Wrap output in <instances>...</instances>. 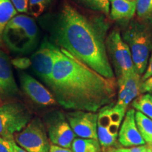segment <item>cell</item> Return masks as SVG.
Here are the masks:
<instances>
[{"label":"cell","instance_id":"obj_24","mask_svg":"<svg viewBox=\"0 0 152 152\" xmlns=\"http://www.w3.org/2000/svg\"><path fill=\"white\" fill-rule=\"evenodd\" d=\"M126 111V109L118 106L115 103H114L110 111V118L111 123L121 125V123L123 122L125 118Z\"/></svg>","mask_w":152,"mask_h":152},{"label":"cell","instance_id":"obj_11","mask_svg":"<svg viewBox=\"0 0 152 152\" xmlns=\"http://www.w3.org/2000/svg\"><path fill=\"white\" fill-rule=\"evenodd\" d=\"M19 81L23 92L37 106L49 107L57 104L52 93L29 74L20 72Z\"/></svg>","mask_w":152,"mask_h":152},{"label":"cell","instance_id":"obj_15","mask_svg":"<svg viewBox=\"0 0 152 152\" xmlns=\"http://www.w3.org/2000/svg\"><path fill=\"white\" fill-rule=\"evenodd\" d=\"M136 12V1L110 0V17L118 21H128L134 17Z\"/></svg>","mask_w":152,"mask_h":152},{"label":"cell","instance_id":"obj_1","mask_svg":"<svg viewBox=\"0 0 152 152\" xmlns=\"http://www.w3.org/2000/svg\"><path fill=\"white\" fill-rule=\"evenodd\" d=\"M115 78H107L57 47L47 85L56 103L66 110L96 112L113 102Z\"/></svg>","mask_w":152,"mask_h":152},{"label":"cell","instance_id":"obj_17","mask_svg":"<svg viewBox=\"0 0 152 152\" xmlns=\"http://www.w3.org/2000/svg\"><path fill=\"white\" fill-rule=\"evenodd\" d=\"M135 121L139 132L146 143H152V120L141 112L136 111Z\"/></svg>","mask_w":152,"mask_h":152},{"label":"cell","instance_id":"obj_10","mask_svg":"<svg viewBox=\"0 0 152 152\" xmlns=\"http://www.w3.org/2000/svg\"><path fill=\"white\" fill-rule=\"evenodd\" d=\"M66 118L75 136L80 138L98 140V113L84 111H72L66 114Z\"/></svg>","mask_w":152,"mask_h":152},{"label":"cell","instance_id":"obj_4","mask_svg":"<svg viewBox=\"0 0 152 152\" xmlns=\"http://www.w3.org/2000/svg\"><path fill=\"white\" fill-rule=\"evenodd\" d=\"M121 35L130 49L136 71L143 75L152 52V23L131 20Z\"/></svg>","mask_w":152,"mask_h":152},{"label":"cell","instance_id":"obj_35","mask_svg":"<svg viewBox=\"0 0 152 152\" xmlns=\"http://www.w3.org/2000/svg\"><path fill=\"white\" fill-rule=\"evenodd\" d=\"M148 145L150 147V148H151V151H152V143H151L150 144H148Z\"/></svg>","mask_w":152,"mask_h":152},{"label":"cell","instance_id":"obj_20","mask_svg":"<svg viewBox=\"0 0 152 152\" xmlns=\"http://www.w3.org/2000/svg\"><path fill=\"white\" fill-rule=\"evenodd\" d=\"M80 4L92 11L108 16L110 12V0H75Z\"/></svg>","mask_w":152,"mask_h":152},{"label":"cell","instance_id":"obj_2","mask_svg":"<svg viewBox=\"0 0 152 152\" xmlns=\"http://www.w3.org/2000/svg\"><path fill=\"white\" fill-rule=\"evenodd\" d=\"M110 23L104 15L88 16L66 4L53 23L54 44L107 78H115L106 51Z\"/></svg>","mask_w":152,"mask_h":152},{"label":"cell","instance_id":"obj_21","mask_svg":"<svg viewBox=\"0 0 152 152\" xmlns=\"http://www.w3.org/2000/svg\"><path fill=\"white\" fill-rule=\"evenodd\" d=\"M136 13L142 20L152 23V0H137Z\"/></svg>","mask_w":152,"mask_h":152},{"label":"cell","instance_id":"obj_12","mask_svg":"<svg viewBox=\"0 0 152 152\" xmlns=\"http://www.w3.org/2000/svg\"><path fill=\"white\" fill-rule=\"evenodd\" d=\"M141 82V75L136 71L126 77L117 78L118 92V101L115 104L124 109H128L129 104L140 94Z\"/></svg>","mask_w":152,"mask_h":152},{"label":"cell","instance_id":"obj_8","mask_svg":"<svg viewBox=\"0 0 152 152\" xmlns=\"http://www.w3.org/2000/svg\"><path fill=\"white\" fill-rule=\"evenodd\" d=\"M44 124L52 144L71 149L76 136L68 122L66 114L57 110L49 111L44 116Z\"/></svg>","mask_w":152,"mask_h":152},{"label":"cell","instance_id":"obj_16","mask_svg":"<svg viewBox=\"0 0 152 152\" xmlns=\"http://www.w3.org/2000/svg\"><path fill=\"white\" fill-rule=\"evenodd\" d=\"M73 152H102V147L97 140L94 139L75 138L72 142Z\"/></svg>","mask_w":152,"mask_h":152},{"label":"cell","instance_id":"obj_14","mask_svg":"<svg viewBox=\"0 0 152 152\" xmlns=\"http://www.w3.org/2000/svg\"><path fill=\"white\" fill-rule=\"evenodd\" d=\"M11 65L8 55L0 49V94L4 97H14L19 92Z\"/></svg>","mask_w":152,"mask_h":152},{"label":"cell","instance_id":"obj_37","mask_svg":"<svg viewBox=\"0 0 152 152\" xmlns=\"http://www.w3.org/2000/svg\"><path fill=\"white\" fill-rule=\"evenodd\" d=\"M128 1H137V0H128Z\"/></svg>","mask_w":152,"mask_h":152},{"label":"cell","instance_id":"obj_28","mask_svg":"<svg viewBox=\"0 0 152 152\" xmlns=\"http://www.w3.org/2000/svg\"><path fill=\"white\" fill-rule=\"evenodd\" d=\"M152 76V52L151 54V56H150L149 63H148L147 70H146L145 73L143 74L142 77V81L145 80L149 77H151Z\"/></svg>","mask_w":152,"mask_h":152},{"label":"cell","instance_id":"obj_19","mask_svg":"<svg viewBox=\"0 0 152 152\" xmlns=\"http://www.w3.org/2000/svg\"><path fill=\"white\" fill-rule=\"evenodd\" d=\"M132 106L152 120V94H140L132 102Z\"/></svg>","mask_w":152,"mask_h":152},{"label":"cell","instance_id":"obj_27","mask_svg":"<svg viewBox=\"0 0 152 152\" xmlns=\"http://www.w3.org/2000/svg\"><path fill=\"white\" fill-rule=\"evenodd\" d=\"M140 94L151 93L152 94V76L145 80L141 82L140 88Z\"/></svg>","mask_w":152,"mask_h":152},{"label":"cell","instance_id":"obj_23","mask_svg":"<svg viewBox=\"0 0 152 152\" xmlns=\"http://www.w3.org/2000/svg\"><path fill=\"white\" fill-rule=\"evenodd\" d=\"M52 0H29L28 11L34 17H38L46 10Z\"/></svg>","mask_w":152,"mask_h":152},{"label":"cell","instance_id":"obj_33","mask_svg":"<svg viewBox=\"0 0 152 152\" xmlns=\"http://www.w3.org/2000/svg\"><path fill=\"white\" fill-rule=\"evenodd\" d=\"M14 147H15V149H16V152H27L26 151H25L24 149H23L21 147H20L18 144H16V142H15V144H14Z\"/></svg>","mask_w":152,"mask_h":152},{"label":"cell","instance_id":"obj_29","mask_svg":"<svg viewBox=\"0 0 152 152\" xmlns=\"http://www.w3.org/2000/svg\"><path fill=\"white\" fill-rule=\"evenodd\" d=\"M0 152H11L9 141L0 137Z\"/></svg>","mask_w":152,"mask_h":152},{"label":"cell","instance_id":"obj_26","mask_svg":"<svg viewBox=\"0 0 152 152\" xmlns=\"http://www.w3.org/2000/svg\"><path fill=\"white\" fill-rule=\"evenodd\" d=\"M13 5L19 13L26 14L28 12L29 0H10Z\"/></svg>","mask_w":152,"mask_h":152},{"label":"cell","instance_id":"obj_6","mask_svg":"<svg viewBox=\"0 0 152 152\" xmlns=\"http://www.w3.org/2000/svg\"><path fill=\"white\" fill-rule=\"evenodd\" d=\"M106 45L108 56L117 78L126 77L136 71L130 49L118 30L110 32Z\"/></svg>","mask_w":152,"mask_h":152},{"label":"cell","instance_id":"obj_18","mask_svg":"<svg viewBox=\"0 0 152 152\" xmlns=\"http://www.w3.org/2000/svg\"><path fill=\"white\" fill-rule=\"evenodd\" d=\"M17 14L18 11L10 0H0V37L6 26Z\"/></svg>","mask_w":152,"mask_h":152},{"label":"cell","instance_id":"obj_34","mask_svg":"<svg viewBox=\"0 0 152 152\" xmlns=\"http://www.w3.org/2000/svg\"><path fill=\"white\" fill-rule=\"evenodd\" d=\"M143 152H152V151H151V148H150L149 146L147 145V147H146L145 150H144Z\"/></svg>","mask_w":152,"mask_h":152},{"label":"cell","instance_id":"obj_25","mask_svg":"<svg viewBox=\"0 0 152 152\" xmlns=\"http://www.w3.org/2000/svg\"><path fill=\"white\" fill-rule=\"evenodd\" d=\"M11 61L12 65H14L15 67L20 70L26 69L31 66L30 58H27V57H18V58H14Z\"/></svg>","mask_w":152,"mask_h":152},{"label":"cell","instance_id":"obj_7","mask_svg":"<svg viewBox=\"0 0 152 152\" xmlns=\"http://www.w3.org/2000/svg\"><path fill=\"white\" fill-rule=\"evenodd\" d=\"M49 140L44 122L37 117L32 119L23 130L14 135L16 144L27 152H49Z\"/></svg>","mask_w":152,"mask_h":152},{"label":"cell","instance_id":"obj_30","mask_svg":"<svg viewBox=\"0 0 152 152\" xmlns=\"http://www.w3.org/2000/svg\"><path fill=\"white\" fill-rule=\"evenodd\" d=\"M49 152H73L71 149H66V148H63L58 147V146L52 144L50 147Z\"/></svg>","mask_w":152,"mask_h":152},{"label":"cell","instance_id":"obj_5","mask_svg":"<svg viewBox=\"0 0 152 152\" xmlns=\"http://www.w3.org/2000/svg\"><path fill=\"white\" fill-rule=\"evenodd\" d=\"M32 113L20 102H9L0 105V137L14 141V135L27 126Z\"/></svg>","mask_w":152,"mask_h":152},{"label":"cell","instance_id":"obj_3","mask_svg":"<svg viewBox=\"0 0 152 152\" xmlns=\"http://www.w3.org/2000/svg\"><path fill=\"white\" fill-rule=\"evenodd\" d=\"M1 39L12 52L26 55L37 48L39 42L38 26L32 17L17 14L6 26Z\"/></svg>","mask_w":152,"mask_h":152},{"label":"cell","instance_id":"obj_9","mask_svg":"<svg viewBox=\"0 0 152 152\" xmlns=\"http://www.w3.org/2000/svg\"><path fill=\"white\" fill-rule=\"evenodd\" d=\"M56 48V45L45 37L30 58L34 72L47 85L52 77Z\"/></svg>","mask_w":152,"mask_h":152},{"label":"cell","instance_id":"obj_22","mask_svg":"<svg viewBox=\"0 0 152 152\" xmlns=\"http://www.w3.org/2000/svg\"><path fill=\"white\" fill-rule=\"evenodd\" d=\"M97 136L101 147L104 150L111 148L116 142L117 137L110 134L107 128L103 127L97 126Z\"/></svg>","mask_w":152,"mask_h":152},{"label":"cell","instance_id":"obj_13","mask_svg":"<svg viewBox=\"0 0 152 152\" xmlns=\"http://www.w3.org/2000/svg\"><path fill=\"white\" fill-rule=\"evenodd\" d=\"M118 141L121 145L125 147H139L146 144L137 127L134 109H128L125 113L118 132Z\"/></svg>","mask_w":152,"mask_h":152},{"label":"cell","instance_id":"obj_31","mask_svg":"<svg viewBox=\"0 0 152 152\" xmlns=\"http://www.w3.org/2000/svg\"><path fill=\"white\" fill-rule=\"evenodd\" d=\"M147 145L139 146V147H133L128 148V152H143L145 150Z\"/></svg>","mask_w":152,"mask_h":152},{"label":"cell","instance_id":"obj_32","mask_svg":"<svg viewBox=\"0 0 152 152\" xmlns=\"http://www.w3.org/2000/svg\"><path fill=\"white\" fill-rule=\"evenodd\" d=\"M105 152H128V148H109L104 150Z\"/></svg>","mask_w":152,"mask_h":152},{"label":"cell","instance_id":"obj_36","mask_svg":"<svg viewBox=\"0 0 152 152\" xmlns=\"http://www.w3.org/2000/svg\"><path fill=\"white\" fill-rule=\"evenodd\" d=\"M1 37H0V47H1Z\"/></svg>","mask_w":152,"mask_h":152}]
</instances>
